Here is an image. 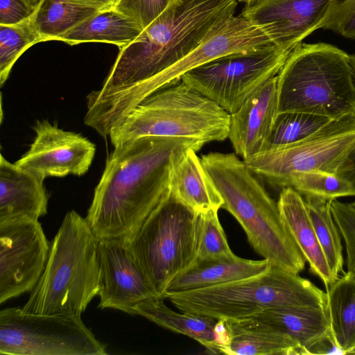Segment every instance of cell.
<instances>
[{"instance_id": "ba28073f", "label": "cell", "mask_w": 355, "mask_h": 355, "mask_svg": "<svg viewBox=\"0 0 355 355\" xmlns=\"http://www.w3.org/2000/svg\"><path fill=\"white\" fill-rule=\"evenodd\" d=\"M196 215L168 193L128 239L136 260L160 297L164 298L171 281L197 257Z\"/></svg>"}, {"instance_id": "7c38bea8", "label": "cell", "mask_w": 355, "mask_h": 355, "mask_svg": "<svg viewBox=\"0 0 355 355\" xmlns=\"http://www.w3.org/2000/svg\"><path fill=\"white\" fill-rule=\"evenodd\" d=\"M50 245L39 220L0 222V303L31 292L41 277Z\"/></svg>"}, {"instance_id": "603a6c76", "label": "cell", "mask_w": 355, "mask_h": 355, "mask_svg": "<svg viewBox=\"0 0 355 355\" xmlns=\"http://www.w3.org/2000/svg\"><path fill=\"white\" fill-rule=\"evenodd\" d=\"M230 340L221 354L229 355L301 354L288 335L252 318L225 320Z\"/></svg>"}, {"instance_id": "f546056e", "label": "cell", "mask_w": 355, "mask_h": 355, "mask_svg": "<svg viewBox=\"0 0 355 355\" xmlns=\"http://www.w3.org/2000/svg\"><path fill=\"white\" fill-rule=\"evenodd\" d=\"M28 19L13 25L0 24V85L8 79L18 58L33 45L43 42L33 21Z\"/></svg>"}, {"instance_id": "60d3db41", "label": "cell", "mask_w": 355, "mask_h": 355, "mask_svg": "<svg viewBox=\"0 0 355 355\" xmlns=\"http://www.w3.org/2000/svg\"><path fill=\"white\" fill-rule=\"evenodd\" d=\"M257 0H237L238 2H243L245 3H251Z\"/></svg>"}, {"instance_id": "484cf974", "label": "cell", "mask_w": 355, "mask_h": 355, "mask_svg": "<svg viewBox=\"0 0 355 355\" xmlns=\"http://www.w3.org/2000/svg\"><path fill=\"white\" fill-rule=\"evenodd\" d=\"M326 294L332 339L343 354H348L355 349V270L340 276Z\"/></svg>"}, {"instance_id": "2e32d148", "label": "cell", "mask_w": 355, "mask_h": 355, "mask_svg": "<svg viewBox=\"0 0 355 355\" xmlns=\"http://www.w3.org/2000/svg\"><path fill=\"white\" fill-rule=\"evenodd\" d=\"M338 0H257L241 14L277 47L292 51L315 31Z\"/></svg>"}, {"instance_id": "d590c367", "label": "cell", "mask_w": 355, "mask_h": 355, "mask_svg": "<svg viewBox=\"0 0 355 355\" xmlns=\"http://www.w3.org/2000/svg\"><path fill=\"white\" fill-rule=\"evenodd\" d=\"M36 8L28 0H0V24L22 22L30 18Z\"/></svg>"}, {"instance_id": "f35d334b", "label": "cell", "mask_w": 355, "mask_h": 355, "mask_svg": "<svg viewBox=\"0 0 355 355\" xmlns=\"http://www.w3.org/2000/svg\"><path fill=\"white\" fill-rule=\"evenodd\" d=\"M349 56L350 64L352 66V70L354 72V78H355V54L349 55Z\"/></svg>"}, {"instance_id": "e575fe53", "label": "cell", "mask_w": 355, "mask_h": 355, "mask_svg": "<svg viewBox=\"0 0 355 355\" xmlns=\"http://www.w3.org/2000/svg\"><path fill=\"white\" fill-rule=\"evenodd\" d=\"M319 28L331 30L346 38L355 39V0L337 1Z\"/></svg>"}, {"instance_id": "5bb4252c", "label": "cell", "mask_w": 355, "mask_h": 355, "mask_svg": "<svg viewBox=\"0 0 355 355\" xmlns=\"http://www.w3.org/2000/svg\"><path fill=\"white\" fill-rule=\"evenodd\" d=\"M98 257V308L116 309L134 315L137 305L160 297L136 260L128 239H100Z\"/></svg>"}, {"instance_id": "ac0fdd59", "label": "cell", "mask_w": 355, "mask_h": 355, "mask_svg": "<svg viewBox=\"0 0 355 355\" xmlns=\"http://www.w3.org/2000/svg\"><path fill=\"white\" fill-rule=\"evenodd\" d=\"M49 193L44 180L0 156V222L39 220L47 213Z\"/></svg>"}, {"instance_id": "8992f818", "label": "cell", "mask_w": 355, "mask_h": 355, "mask_svg": "<svg viewBox=\"0 0 355 355\" xmlns=\"http://www.w3.org/2000/svg\"><path fill=\"white\" fill-rule=\"evenodd\" d=\"M168 298L182 312L215 318L241 319L284 306L326 308V292L310 280L270 266L245 279L182 293Z\"/></svg>"}, {"instance_id": "ffe728a7", "label": "cell", "mask_w": 355, "mask_h": 355, "mask_svg": "<svg viewBox=\"0 0 355 355\" xmlns=\"http://www.w3.org/2000/svg\"><path fill=\"white\" fill-rule=\"evenodd\" d=\"M284 223L294 239L310 272L319 277L326 290L336 281L313 229L304 198L293 188H282L277 201Z\"/></svg>"}, {"instance_id": "4fadbf2b", "label": "cell", "mask_w": 355, "mask_h": 355, "mask_svg": "<svg viewBox=\"0 0 355 355\" xmlns=\"http://www.w3.org/2000/svg\"><path fill=\"white\" fill-rule=\"evenodd\" d=\"M274 44L263 30L241 15L215 26L189 53L148 81L140 89L137 105L153 92L177 83L189 71L220 57L265 49Z\"/></svg>"}, {"instance_id": "7402d4cb", "label": "cell", "mask_w": 355, "mask_h": 355, "mask_svg": "<svg viewBox=\"0 0 355 355\" xmlns=\"http://www.w3.org/2000/svg\"><path fill=\"white\" fill-rule=\"evenodd\" d=\"M196 152L189 148L173 167L169 193L196 213L219 210L223 200Z\"/></svg>"}, {"instance_id": "d4e9b609", "label": "cell", "mask_w": 355, "mask_h": 355, "mask_svg": "<svg viewBox=\"0 0 355 355\" xmlns=\"http://www.w3.org/2000/svg\"><path fill=\"white\" fill-rule=\"evenodd\" d=\"M136 315L161 327L189 336L211 353L218 354L214 334L218 320L215 318L176 312L164 304L162 297L151 298L139 304L134 311V315Z\"/></svg>"}, {"instance_id": "7bdbcfd3", "label": "cell", "mask_w": 355, "mask_h": 355, "mask_svg": "<svg viewBox=\"0 0 355 355\" xmlns=\"http://www.w3.org/2000/svg\"><path fill=\"white\" fill-rule=\"evenodd\" d=\"M352 205L355 207V201H354L353 202H352Z\"/></svg>"}, {"instance_id": "d6a6232c", "label": "cell", "mask_w": 355, "mask_h": 355, "mask_svg": "<svg viewBox=\"0 0 355 355\" xmlns=\"http://www.w3.org/2000/svg\"><path fill=\"white\" fill-rule=\"evenodd\" d=\"M178 0H118L114 8L137 22L144 30Z\"/></svg>"}, {"instance_id": "8d00e7d4", "label": "cell", "mask_w": 355, "mask_h": 355, "mask_svg": "<svg viewBox=\"0 0 355 355\" xmlns=\"http://www.w3.org/2000/svg\"><path fill=\"white\" fill-rule=\"evenodd\" d=\"M336 174L351 184L355 196V146L340 164Z\"/></svg>"}, {"instance_id": "3957f363", "label": "cell", "mask_w": 355, "mask_h": 355, "mask_svg": "<svg viewBox=\"0 0 355 355\" xmlns=\"http://www.w3.org/2000/svg\"><path fill=\"white\" fill-rule=\"evenodd\" d=\"M202 164L220 194L223 209L241 225L254 250L270 266L299 274L306 260L281 217L277 202L236 153H209Z\"/></svg>"}, {"instance_id": "f1b7e54d", "label": "cell", "mask_w": 355, "mask_h": 355, "mask_svg": "<svg viewBox=\"0 0 355 355\" xmlns=\"http://www.w3.org/2000/svg\"><path fill=\"white\" fill-rule=\"evenodd\" d=\"M335 120L303 112L278 113L262 152L277 150L302 141Z\"/></svg>"}, {"instance_id": "83f0119b", "label": "cell", "mask_w": 355, "mask_h": 355, "mask_svg": "<svg viewBox=\"0 0 355 355\" xmlns=\"http://www.w3.org/2000/svg\"><path fill=\"white\" fill-rule=\"evenodd\" d=\"M99 10L65 0H41L33 15L43 42L57 40Z\"/></svg>"}, {"instance_id": "b9f144b4", "label": "cell", "mask_w": 355, "mask_h": 355, "mask_svg": "<svg viewBox=\"0 0 355 355\" xmlns=\"http://www.w3.org/2000/svg\"><path fill=\"white\" fill-rule=\"evenodd\" d=\"M348 354H355V349L351 351Z\"/></svg>"}, {"instance_id": "1f68e13d", "label": "cell", "mask_w": 355, "mask_h": 355, "mask_svg": "<svg viewBox=\"0 0 355 355\" xmlns=\"http://www.w3.org/2000/svg\"><path fill=\"white\" fill-rule=\"evenodd\" d=\"M218 210L210 209L196 215V259L229 257L231 250L218 216Z\"/></svg>"}, {"instance_id": "4dcf8cb0", "label": "cell", "mask_w": 355, "mask_h": 355, "mask_svg": "<svg viewBox=\"0 0 355 355\" xmlns=\"http://www.w3.org/2000/svg\"><path fill=\"white\" fill-rule=\"evenodd\" d=\"M292 187L302 196L311 195L329 200L354 196L351 184L334 173L322 171L298 172L292 175L286 187Z\"/></svg>"}, {"instance_id": "52a82bcc", "label": "cell", "mask_w": 355, "mask_h": 355, "mask_svg": "<svg viewBox=\"0 0 355 355\" xmlns=\"http://www.w3.org/2000/svg\"><path fill=\"white\" fill-rule=\"evenodd\" d=\"M230 114L181 80L153 92L109 134L114 146L141 137H174L205 144L229 136Z\"/></svg>"}, {"instance_id": "9a60e30c", "label": "cell", "mask_w": 355, "mask_h": 355, "mask_svg": "<svg viewBox=\"0 0 355 355\" xmlns=\"http://www.w3.org/2000/svg\"><path fill=\"white\" fill-rule=\"evenodd\" d=\"M35 139L15 164L42 179L85 174L95 156L96 146L80 134L59 128L47 120L37 121Z\"/></svg>"}, {"instance_id": "4316f807", "label": "cell", "mask_w": 355, "mask_h": 355, "mask_svg": "<svg viewBox=\"0 0 355 355\" xmlns=\"http://www.w3.org/2000/svg\"><path fill=\"white\" fill-rule=\"evenodd\" d=\"M304 196L316 236L331 274L336 280L345 272L343 270L342 235L332 215V200L311 195Z\"/></svg>"}, {"instance_id": "ab89813d", "label": "cell", "mask_w": 355, "mask_h": 355, "mask_svg": "<svg viewBox=\"0 0 355 355\" xmlns=\"http://www.w3.org/2000/svg\"><path fill=\"white\" fill-rule=\"evenodd\" d=\"M33 5L35 6H37V5L40 3L41 0H28Z\"/></svg>"}, {"instance_id": "30bf717a", "label": "cell", "mask_w": 355, "mask_h": 355, "mask_svg": "<svg viewBox=\"0 0 355 355\" xmlns=\"http://www.w3.org/2000/svg\"><path fill=\"white\" fill-rule=\"evenodd\" d=\"M291 51L273 44L228 55L189 71L181 81L232 114L268 80L278 74Z\"/></svg>"}, {"instance_id": "836d02e7", "label": "cell", "mask_w": 355, "mask_h": 355, "mask_svg": "<svg viewBox=\"0 0 355 355\" xmlns=\"http://www.w3.org/2000/svg\"><path fill=\"white\" fill-rule=\"evenodd\" d=\"M334 219L344 239L347 258V271L355 270V207L334 200L331 205Z\"/></svg>"}, {"instance_id": "277c9868", "label": "cell", "mask_w": 355, "mask_h": 355, "mask_svg": "<svg viewBox=\"0 0 355 355\" xmlns=\"http://www.w3.org/2000/svg\"><path fill=\"white\" fill-rule=\"evenodd\" d=\"M98 241L85 218L68 211L23 311L80 316L99 292Z\"/></svg>"}, {"instance_id": "d6986e66", "label": "cell", "mask_w": 355, "mask_h": 355, "mask_svg": "<svg viewBox=\"0 0 355 355\" xmlns=\"http://www.w3.org/2000/svg\"><path fill=\"white\" fill-rule=\"evenodd\" d=\"M266 259H245L234 254L225 257L196 259L187 269L168 284L164 298L168 294L212 287L245 279L267 270Z\"/></svg>"}, {"instance_id": "74e56055", "label": "cell", "mask_w": 355, "mask_h": 355, "mask_svg": "<svg viewBox=\"0 0 355 355\" xmlns=\"http://www.w3.org/2000/svg\"><path fill=\"white\" fill-rule=\"evenodd\" d=\"M76 4L95 8L99 11L114 7L118 0H65Z\"/></svg>"}, {"instance_id": "5b68a950", "label": "cell", "mask_w": 355, "mask_h": 355, "mask_svg": "<svg viewBox=\"0 0 355 355\" xmlns=\"http://www.w3.org/2000/svg\"><path fill=\"white\" fill-rule=\"evenodd\" d=\"M354 79L345 51L326 43H300L277 74L278 113L355 116Z\"/></svg>"}, {"instance_id": "7a4b0ae2", "label": "cell", "mask_w": 355, "mask_h": 355, "mask_svg": "<svg viewBox=\"0 0 355 355\" xmlns=\"http://www.w3.org/2000/svg\"><path fill=\"white\" fill-rule=\"evenodd\" d=\"M191 138L146 136L114 146L85 217L98 240L130 239L169 193L171 171L189 148Z\"/></svg>"}, {"instance_id": "9c48e42d", "label": "cell", "mask_w": 355, "mask_h": 355, "mask_svg": "<svg viewBox=\"0 0 355 355\" xmlns=\"http://www.w3.org/2000/svg\"><path fill=\"white\" fill-rule=\"evenodd\" d=\"M106 345L80 316L37 314L9 307L0 311L1 355H105Z\"/></svg>"}, {"instance_id": "6da1fadb", "label": "cell", "mask_w": 355, "mask_h": 355, "mask_svg": "<svg viewBox=\"0 0 355 355\" xmlns=\"http://www.w3.org/2000/svg\"><path fill=\"white\" fill-rule=\"evenodd\" d=\"M237 0H178L118 56L101 89L87 96L84 122L103 137L137 105L141 87L193 50L234 16Z\"/></svg>"}, {"instance_id": "cb8c5ba5", "label": "cell", "mask_w": 355, "mask_h": 355, "mask_svg": "<svg viewBox=\"0 0 355 355\" xmlns=\"http://www.w3.org/2000/svg\"><path fill=\"white\" fill-rule=\"evenodd\" d=\"M142 31L133 19L112 8L98 11L57 40L71 46L84 42H104L121 49L135 40Z\"/></svg>"}, {"instance_id": "44dd1931", "label": "cell", "mask_w": 355, "mask_h": 355, "mask_svg": "<svg viewBox=\"0 0 355 355\" xmlns=\"http://www.w3.org/2000/svg\"><path fill=\"white\" fill-rule=\"evenodd\" d=\"M290 336L301 354L331 336L326 308L284 306L266 309L251 317Z\"/></svg>"}, {"instance_id": "e0dca14e", "label": "cell", "mask_w": 355, "mask_h": 355, "mask_svg": "<svg viewBox=\"0 0 355 355\" xmlns=\"http://www.w3.org/2000/svg\"><path fill=\"white\" fill-rule=\"evenodd\" d=\"M278 114L277 75L268 80L230 114L228 138L243 160L263 151Z\"/></svg>"}, {"instance_id": "8fae6325", "label": "cell", "mask_w": 355, "mask_h": 355, "mask_svg": "<svg viewBox=\"0 0 355 355\" xmlns=\"http://www.w3.org/2000/svg\"><path fill=\"white\" fill-rule=\"evenodd\" d=\"M355 146V116L334 121L313 136L294 145L262 152L243 160L250 169L282 188L298 172L322 171L336 174Z\"/></svg>"}]
</instances>
